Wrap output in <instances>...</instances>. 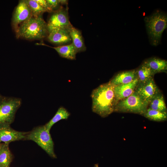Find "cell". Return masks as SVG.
<instances>
[{
  "label": "cell",
  "instance_id": "23",
  "mask_svg": "<svg viewBox=\"0 0 167 167\" xmlns=\"http://www.w3.org/2000/svg\"><path fill=\"white\" fill-rule=\"evenodd\" d=\"M46 1L52 11L57 8L60 4L59 0H46Z\"/></svg>",
  "mask_w": 167,
  "mask_h": 167
},
{
  "label": "cell",
  "instance_id": "9",
  "mask_svg": "<svg viewBox=\"0 0 167 167\" xmlns=\"http://www.w3.org/2000/svg\"><path fill=\"white\" fill-rule=\"evenodd\" d=\"M8 124H0V143L8 144L12 142L25 140L28 132H21L12 129Z\"/></svg>",
  "mask_w": 167,
  "mask_h": 167
},
{
  "label": "cell",
  "instance_id": "8",
  "mask_svg": "<svg viewBox=\"0 0 167 167\" xmlns=\"http://www.w3.org/2000/svg\"><path fill=\"white\" fill-rule=\"evenodd\" d=\"M32 17L31 11L25 1H19L15 8L12 19V25L15 31L21 24Z\"/></svg>",
  "mask_w": 167,
  "mask_h": 167
},
{
  "label": "cell",
  "instance_id": "22",
  "mask_svg": "<svg viewBox=\"0 0 167 167\" xmlns=\"http://www.w3.org/2000/svg\"><path fill=\"white\" fill-rule=\"evenodd\" d=\"M29 7L32 13V16L37 17L47 11L41 6L35 0H25Z\"/></svg>",
  "mask_w": 167,
  "mask_h": 167
},
{
  "label": "cell",
  "instance_id": "27",
  "mask_svg": "<svg viewBox=\"0 0 167 167\" xmlns=\"http://www.w3.org/2000/svg\"><path fill=\"white\" fill-rule=\"evenodd\" d=\"M93 167H98V164H95Z\"/></svg>",
  "mask_w": 167,
  "mask_h": 167
},
{
  "label": "cell",
  "instance_id": "15",
  "mask_svg": "<svg viewBox=\"0 0 167 167\" xmlns=\"http://www.w3.org/2000/svg\"><path fill=\"white\" fill-rule=\"evenodd\" d=\"M143 63L148 67L155 74L167 71V61L165 60L152 57L146 59Z\"/></svg>",
  "mask_w": 167,
  "mask_h": 167
},
{
  "label": "cell",
  "instance_id": "13",
  "mask_svg": "<svg viewBox=\"0 0 167 167\" xmlns=\"http://www.w3.org/2000/svg\"><path fill=\"white\" fill-rule=\"evenodd\" d=\"M36 45L47 46L54 49L62 58L71 60L76 59V55L78 53L73 44H70L52 47L43 43H36Z\"/></svg>",
  "mask_w": 167,
  "mask_h": 167
},
{
  "label": "cell",
  "instance_id": "16",
  "mask_svg": "<svg viewBox=\"0 0 167 167\" xmlns=\"http://www.w3.org/2000/svg\"><path fill=\"white\" fill-rule=\"evenodd\" d=\"M69 33L73 44L78 52H84L86 50L81 32L72 26L69 29Z\"/></svg>",
  "mask_w": 167,
  "mask_h": 167
},
{
  "label": "cell",
  "instance_id": "11",
  "mask_svg": "<svg viewBox=\"0 0 167 167\" xmlns=\"http://www.w3.org/2000/svg\"><path fill=\"white\" fill-rule=\"evenodd\" d=\"M48 40L51 43L60 45H66L72 43L68 30L58 29L48 33Z\"/></svg>",
  "mask_w": 167,
  "mask_h": 167
},
{
  "label": "cell",
  "instance_id": "28",
  "mask_svg": "<svg viewBox=\"0 0 167 167\" xmlns=\"http://www.w3.org/2000/svg\"><path fill=\"white\" fill-rule=\"evenodd\" d=\"M2 99V96L0 95V102L1 101Z\"/></svg>",
  "mask_w": 167,
  "mask_h": 167
},
{
  "label": "cell",
  "instance_id": "19",
  "mask_svg": "<svg viewBox=\"0 0 167 167\" xmlns=\"http://www.w3.org/2000/svg\"><path fill=\"white\" fill-rule=\"evenodd\" d=\"M12 159L9 144L4 143L0 151V167H9Z\"/></svg>",
  "mask_w": 167,
  "mask_h": 167
},
{
  "label": "cell",
  "instance_id": "2",
  "mask_svg": "<svg viewBox=\"0 0 167 167\" xmlns=\"http://www.w3.org/2000/svg\"><path fill=\"white\" fill-rule=\"evenodd\" d=\"M17 38L27 40H42L48 34L47 23L42 15L32 17L21 24L15 31Z\"/></svg>",
  "mask_w": 167,
  "mask_h": 167
},
{
  "label": "cell",
  "instance_id": "20",
  "mask_svg": "<svg viewBox=\"0 0 167 167\" xmlns=\"http://www.w3.org/2000/svg\"><path fill=\"white\" fill-rule=\"evenodd\" d=\"M70 115V113L66 109L60 107L53 118L44 125L47 129L50 131L54 124L61 120L67 119Z\"/></svg>",
  "mask_w": 167,
  "mask_h": 167
},
{
  "label": "cell",
  "instance_id": "24",
  "mask_svg": "<svg viewBox=\"0 0 167 167\" xmlns=\"http://www.w3.org/2000/svg\"><path fill=\"white\" fill-rule=\"evenodd\" d=\"M42 7L46 10L48 12H52V10L50 7L45 0H35Z\"/></svg>",
  "mask_w": 167,
  "mask_h": 167
},
{
  "label": "cell",
  "instance_id": "12",
  "mask_svg": "<svg viewBox=\"0 0 167 167\" xmlns=\"http://www.w3.org/2000/svg\"><path fill=\"white\" fill-rule=\"evenodd\" d=\"M138 83L136 78L129 83L114 86V91L117 103L132 94L135 92Z\"/></svg>",
  "mask_w": 167,
  "mask_h": 167
},
{
  "label": "cell",
  "instance_id": "1",
  "mask_svg": "<svg viewBox=\"0 0 167 167\" xmlns=\"http://www.w3.org/2000/svg\"><path fill=\"white\" fill-rule=\"evenodd\" d=\"M114 86L109 82L103 84L92 92V109L101 117H106L114 112L117 104Z\"/></svg>",
  "mask_w": 167,
  "mask_h": 167
},
{
  "label": "cell",
  "instance_id": "5",
  "mask_svg": "<svg viewBox=\"0 0 167 167\" xmlns=\"http://www.w3.org/2000/svg\"><path fill=\"white\" fill-rule=\"evenodd\" d=\"M148 107V104L135 91L128 97L119 101L114 112L131 113L143 115Z\"/></svg>",
  "mask_w": 167,
  "mask_h": 167
},
{
  "label": "cell",
  "instance_id": "6",
  "mask_svg": "<svg viewBox=\"0 0 167 167\" xmlns=\"http://www.w3.org/2000/svg\"><path fill=\"white\" fill-rule=\"evenodd\" d=\"M21 103V99L18 98H2L0 102V124L12 123Z\"/></svg>",
  "mask_w": 167,
  "mask_h": 167
},
{
  "label": "cell",
  "instance_id": "21",
  "mask_svg": "<svg viewBox=\"0 0 167 167\" xmlns=\"http://www.w3.org/2000/svg\"><path fill=\"white\" fill-rule=\"evenodd\" d=\"M143 116L150 120L157 122L165 121L167 118V112H162L148 108Z\"/></svg>",
  "mask_w": 167,
  "mask_h": 167
},
{
  "label": "cell",
  "instance_id": "7",
  "mask_svg": "<svg viewBox=\"0 0 167 167\" xmlns=\"http://www.w3.org/2000/svg\"><path fill=\"white\" fill-rule=\"evenodd\" d=\"M48 33L56 29L68 30L73 25L70 22L68 9L60 7L50 16L47 23Z\"/></svg>",
  "mask_w": 167,
  "mask_h": 167
},
{
  "label": "cell",
  "instance_id": "3",
  "mask_svg": "<svg viewBox=\"0 0 167 167\" xmlns=\"http://www.w3.org/2000/svg\"><path fill=\"white\" fill-rule=\"evenodd\" d=\"M149 41L153 46L160 43L162 35L167 27V14L157 10L144 19Z\"/></svg>",
  "mask_w": 167,
  "mask_h": 167
},
{
  "label": "cell",
  "instance_id": "18",
  "mask_svg": "<svg viewBox=\"0 0 167 167\" xmlns=\"http://www.w3.org/2000/svg\"><path fill=\"white\" fill-rule=\"evenodd\" d=\"M139 84L145 83L153 78L155 74L147 66L142 63L135 69Z\"/></svg>",
  "mask_w": 167,
  "mask_h": 167
},
{
  "label": "cell",
  "instance_id": "10",
  "mask_svg": "<svg viewBox=\"0 0 167 167\" xmlns=\"http://www.w3.org/2000/svg\"><path fill=\"white\" fill-rule=\"evenodd\" d=\"M160 91L152 78L144 83H138L135 91L148 105L152 98Z\"/></svg>",
  "mask_w": 167,
  "mask_h": 167
},
{
  "label": "cell",
  "instance_id": "17",
  "mask_svg": "<svg viewBox=\"0 0 167 167\" xmlns=\"http://www.w3.org/2000/svg\"><path fill=\"white\" fill-rule=\"evenodd\" d=\"M148 108L162 112H167V108L163 95L159 91L149 102Z\"/></svg>",
  "mask_w": 167,
  "mask_h": 167
},
{
  "label": "cell",
  "instance_id": "14",
  "mask_svg": "<svg viewBox=\"0 0 167 167\" xmlns=\"http://www.w3.org/2000/svg\"><path fill=\"white\" fill-rule=\"evenodd\" d=\"M137 78L135 69L121 72L109 81L114 86L126 84Z\"/></svg>",
  "mask_w": 167,
  "mask_h": 167
},
{
  "label": "cell",
  "instance_id": "25",
  "mask_svg": "<svg viewBox=\"0 0 167 167\" xmlns=\"http://www.w3.org/2000/svg\"><path fill=\"white\" fill-rule=\"evenodd\" d=\"M60 4L63 5H67L68 4V0H59Z\"/></svg>",
  "mask_w": 167,
  "mask_h": 167
},
{
  "label": "cell",
  "instance_id": "4",
  "mask_svg": "<svg viewBox=\"0 0 167 167\" xmlns=\"http://www.w3.org/2000/svg\"><path fill=\"white\" fill-rule=\"evenodd\" d=\"M25 140L34 142L50 157L54 158H57L50 131L47 129L45 125L37 126L28 132Z\"/></svg>",
  "mask_w": 167,
  "mask_h": 167
},
{
  "label": "cell",
  "instance_id": "26",
  "mask_svg": "<svg viewBox=\"0 0 167 167\" xmlns=\"http://www.w3.org/2000/svg\"><path fill=\"white\" fill-rule=\"evenodd\" d=\"M3 143H0V151L2 147V146L3 145Z\"/></svg>",
  "mask_w": 167,
  "mask_h": 167
}]
</instances>
